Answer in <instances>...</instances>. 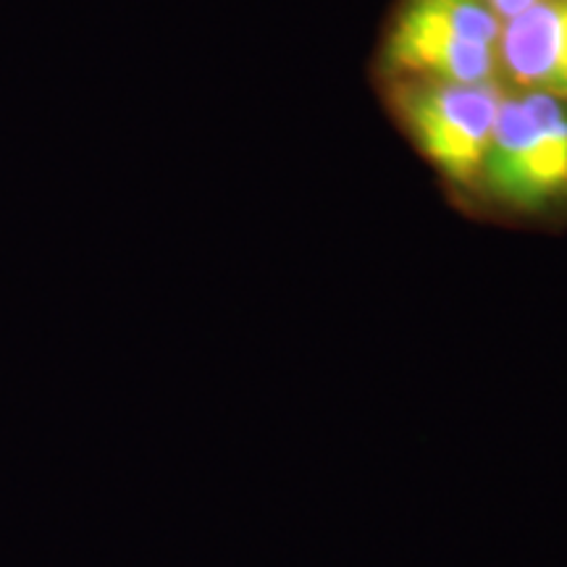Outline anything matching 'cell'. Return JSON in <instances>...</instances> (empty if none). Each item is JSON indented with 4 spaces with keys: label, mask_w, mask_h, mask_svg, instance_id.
I'll return each mask as SVG.
<instances>
[{
    "label": "cell",
    "mask_w": 567,
    "mask_h": 567,
    "mask_svg": "<svg viewBox=\"0 0 567 567\" xmlns=\"http://www.w3.org/2000/svg\"><path fill=\"white\" fill-rule=\"evenodd\" d=\"M499 63L509 87L567 101V0H538L505 21Z\"/></svg>",
    "instance_id": "obj_4"
},
{
    "label": "cell",
    "mask_w": 567,
    "mask_h": 567,
    "mask_svg": "<svg viewBox=\"0 0 567 567\" xmlns=\"http://www.w3.org/2000/svg\"><path fill=\"white\" fill-rule=\"evenodd\" d=\"M507 82H444L408 76L394 92L402 124L452 187L473 189Z\"/></svg>",
    "instance_id": "obj_3"
},
{
    "label": "cell",
    "mask_w": 567,
    "mask_h": 567,
    "mask_svg": "<svg viewBox=\"0 0 567 567\" xmlns=\"http://www.w3.org/2000/svg\"><path fill=\"white\" fill-rule=\"evenodd\" d=\"M473 187L509 218H567V101L509 90Z\"/></svg>",
    "instance_id": "obj_1"
},
{
    "label": "cell",
    "mask_w": 567,
    "mask_h": 567,
    "mask_svg": "<svg viewBox=\"0 0 567 567\" xmlns=\"http://www.w3.org/2000/svg\"><path fill=\"white\" fill-rule=\"evenodd\" d=\"M486 3L492 6V9L496 11V17H499L502 21H509V19H515L517 13H523L534 3H538V0H486Z\"/></svg>",
    "instance_id": "obj_5"
},
{
    "label": "cell",
    "mask_w": 567,
    "mask_h": 567,
    "mask_svg": "<svg viewBox=\"0 0 567 567\" xmlns=\"http://www.w3.org/2000/svg\"><path fill=\"white\" fill-rule=\"evenodd\" d=\"M502 27L486 0H408L389 32L386 66L444 82H507Z\"/></svg>",
    "instance_id": "obj_2"
}]
</instances>
